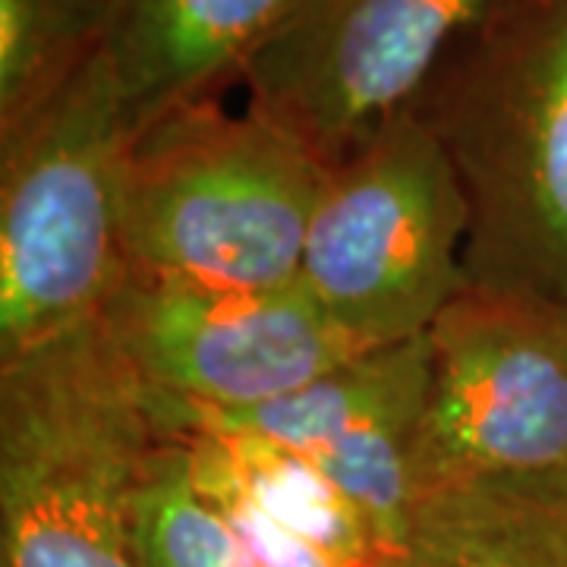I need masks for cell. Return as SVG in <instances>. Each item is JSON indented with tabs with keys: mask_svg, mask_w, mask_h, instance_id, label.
<instances>
[{
	"mask_svg": "<svg viewBox=\"0 0 567 567\" xmlns=\"http://www.w3.org/2000/svg\"><path fill=\"white\" fill-rule=\"evenodd\" d=\"M410 111L464 189L466 284L567 303V0H492Z\"/></svg>",
	"mask_w": 567,
	"mask_h": 567,
	"instance_id": "obj_1",
	"label": "cell"
},
{
	"mask_svg": "<svg viewBox=\"0 0 567 567\" xmlns=\"http://www.w3.org/2000/svg\"><path fill=\"white\" fill-rule=\"evenodd\" d=\"M171 432L104 319L0 363L3 567H142L133 488Z\"/></svg>",
	"mask_w": 567,
	"mask_h": 567,
	"instance_id": "obj_2",
	"label": "cell"
},
{
	"mask_svg": "<svg viewBox=\"0 0 567 567\" xmlns=\"http://www.w3.org/2000/svg\"><path fill=\"white\" fill-rule=\"evenodd\" d=\"M306 145L262 114L183 104L130 142L123 249L130 281L278 287L300 278L328 183Z\"/></svg>",
	"mask_w": 567,
	"mask_h": 567,
	"instance_id": "obj_3",
	"label": "cell"
},
{
	"mask_svg": "<svg viewBox=\"0 0 567 567\" xmlns=\"http://www.w3.org/2000/svg\"><path fill=\"white\" fill-rule=\"evenodd\" d=\"M130 142L104 51L0 136V363L99 322L121 293Z\"/></svg>",
	"mask_w": 567,
	"mask_h": 567,
	"instance_id": "obj_4",
	"label": "cell"
},
{
	"mask_svg": "<svg viewBox=\"0 0 567 567\" xmlns=\"http://www.w3.org/2000/svg\"><path fill=\"white\" fill-rule=\"evenodd\" d=\"M466 230L457 171L406 107L328 171L300 281L363 347L401 344L464 290Z\"/></svg>",
	"mask_w": 567,
	"mask_h": 567,
	"instance_id": "obj_5",
	"label": "cell"
},
{
	"mask_svg": "<svg viewBox=\"0 0 567 567\" xmlns=\"http://www.w3.org/2000/svg\"><path fill=\"white\" fill-rule=\"evenodd\" d=\"M429 347L416 495L483 476H567V303L464 284Z\"/></svg>",
	"mask_w": 567,
	"mask_h": 567,
	"instance_id": "obj_6",
	"label": "cell"
},
{
	"mask_svg": "<svg viewBox=\"0 0 567 567\" xmlns=\"http://www.w3.org/2000/svg\"><path fill=\"white\" fill-rule=\"evenodd\" d=\"M492 0H303L237 80L328 167L398 117Z\"/></svg>",
	"mask_w": 567,
	"mask_h": 567,
	"instance_id": "obj_7",
	"label": "cell"
},
{
	"mask_svg": "<svg viewBox=\"0 0 567 567\" xmlns=\"http://www.w3.org/2000/svg\"><path fill=\"white\" fill-rule=\"evenodd\" d=\"M102 319L145 385L215 413L278 401L372 350L350 338L300 278L278 287L126 278Z\"/></svg>",
	"mask_w": 567,
	"mask_h": 567,
	"instance_id": "obj_8",
	"label": "cell"
},
{
	"mask_svg": "<svg viewBox=\"0 0 567 567\" xmlns=\"http://www.w3.org/2000/svg\"><path fill=\"white\" fill-rule=\"evenodd\" d=\"M429 334L357 353L322 379L278 401L215 413L158 398L177 432L256 435L306 457L344 495L372 533L382 558L401 546L416 502L413 442L429 391Z\"/></svg>",
	"mask_w": 567,
	"mask_h": 567,
	"instance_id": "obj_9",
	"label": "cell"
},
{
	"mask_svg": "<svg viewBox=\"0 0 567 567\" xmlns=\"http://www.w3.org/2000/svg\"><path fill=\"white\" fill-rule=\"evenodd\" d=\"M193 483L265 567H379L382 551L322 470L256 435L183 432Z\"/></svg>",
	"mask_w": 567,
	"mask_h": 567,
	"instance_id": "obj_10",
	"label": "cell"
},
{
	"mask_svg": "<svg viewBox=\"0 0 567 567\" xmlns=\"http://www.w3.org/2000/svg\"><path fill=\"white\" fill-rule=\"evenodd\" d=\"M303 0H114L104 54L136 136L183 104L205 102Z\"/></svg>",
	"mask_w": 567,
	"mask_h": 567,
	"instance_id": "obj_11",
	"label": "cell"
},
{
	"mask_svg": "<svg viewBox=\"0 0 567 567\" xmlns=\"http://www.w3.org/2000/svg\"><path fill=\"white\" fill-rule=\"evenodd\" d=\"M379 567H567V476H483L416 495Z\"/></svg>",
	"mask_w": 567,
	"mask_h": 567,
	"instance_id": "obj_12",
	"label": "cell"
},
{
	"mask_svg": "<svg viewBox=\"0 0 567 567\" xmlns=\"http://www.w3.org/2000/svg\"><path fill=\"white\" fill-rule=\"evenodd\" d=\"M114 0H0V136L104 51Z\"/></svg>",
	"mask_w": 567,
	"mask_h": 567,
	"instance_id": "obj_13",
	"label": "cell"
},
{
	"mask_svg": "<svg viewBox=\"0 0 567 567\" xmlns=\"http://www.w3.org/2000/svg\"><path fill=\"white\" fill-rule=\"evenodd\" d=\"M133 536L142 567H265L189 473L186 435H164L133 488Z\"/></svg>",
	"mask_w": 567,
	"mask_h": 567,
	"instance_id": "obj_14",
	"label": "cell"
}]
</instances>
